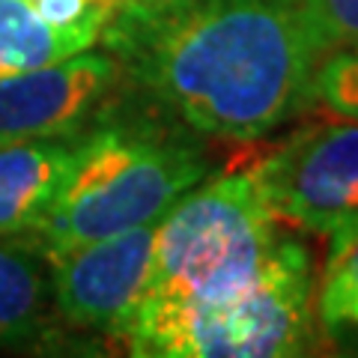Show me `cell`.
<instances>
[{
	"label": "cell",
	"mask_w": 358,
	"mask_h": 358,
	"mask_svg": "<svg viewBox=\"0 0 358 358\" xmlns=\"http://www.w3.org/2000/svg\"><path fill=\"white\" fill-rule=\"evenodd\" d=\"M102 45L197 138L248 143L313 102L296 0H122Z\"/></svg>",
	"instance_id": "cell-1"
},
{
	"label": "cell",
	"mask_w": 358,
	"mask_h": 358,
	"mask_svg": "<svg viewBox=\"0 0 358 358\" xmlns=\"http://www.w3.org/2000/svg\"><path fill=\"white\" fill-rule=\"evenodd\" d=\"M278 239L281 221L263 200L251 164L206 173L162 215L147 284L120 343L129 350L164 322L239 293Z\"/></svg>",
	"instance_id": "cell-2"
},
{
	"label": "cell",
	"mask_w": 358,
	"mask_h": 358,
	"mask_svg": "<svg viewBox=\"0 0 358 358\" xmlns=\"http://www.w3.org/2000/svg\"><path fill=\"white\" fill-rule=\"evenodd\" d=\"M209 173L194 138L150 120H93L78 134L69 176L27 245L42 257L159 221Z\"/></svg>",
	"instance_id": "cell-3"
},
{
	"label": "cell",
	"mask_w": 358,
	"mask_h": 358,
	"mask_svg": "<svg viewBox=\"0 0 358 358\" xmlns=\"http://www.w3.org/2000/svg\"><path fill=\"white\" fill-rule=\"evenodd\" d=\"M317 275L305 242L278 239L251 284L215 305L188 310L129 346L143 358H287L310 350Z\"/></svg>",
	"instance_id": "cell-4"
},
{
	"label": "cell",
	"mask_w": 358,
	"mask_h": 358,
	"mask_svg": "<svg viewBox=\"0 0 358 358\" xmlns=\"http://www.w3.org/2000/svg\"><path fill=\"white\" fill-rule=\"evenodd\" d=\"M263 200L281 224L317 233L329 248L358 236V122H317L251 162Z\"/></svg>",
	"instance_id": "cell-5"
},
{
	"label": "cell",
	"mask_w": 358,
	"mask_h": 358,
	"mask_svg": "<svg viewBox=\"0 0 358 358\" xmlns=\"http://www.w3.org/2000/svg\"><path fill=\"white\" fill-rule=\"evenodd\" d=\"M159 221L45 257L51 305L66 326L122 338L147 284Z\"/></svg>",
	"instance_id": "cell-6"
},
{
	"label": "cell",
	"mask_w": 358,
	"mask_h": 358,
	"mask_svg": "<svg viewBox=\"0 0 358 358\" xmlns=\"http://www.w3.org/2000/svg\"><path fill=\"white\" fill-rule=\"evenodd\" d=\"M122 81L108 51H81L60 63L0 78V143L69 138L99 117Z\"/></svg>",
	"instance_id": "cell-7"
},
{
	"label": "cell",
	"mask_w": 358,
	"mask_h": 358,
	"mask_svg": "<svg viewBox=\"0 0 358 358\" xmlns=\"http://www.w3.org/2000/svg\"><path fill=\"white\" fill-rule=\"evenodd\" d=\"M122 0H0V78L102 45Z\"/></svg>",
	"instance_id": "cell-8"
},
{
	"label": "cell",
	"mask_w": 358,
	"mask_h": 358,
	"mask_svg": "<svg viewBox=\"0 0 358 358\" xmlns=\"http://www.w3.org/2000/svg\"><path fill=\"white\" fill-rule=\"evenodd\" d=\"M78 134L0 143V239L21 242L45 221L69 176Z\"/></svg>",
	"instance_id": "cell-9"
},
{
	"label": "cell",
	"mask_w": 358,
	"mask_h": 358,
	"mask_svg": "<svg viewBox=\"0 0 358 358\" xmlns=\"http://www.w3.org/2000/svg\"><path fill=\"white\" fill-rule=\"evenodd\" d=\"M51 287L45 257L15 239H0V346H24L48 331Z\"/></svg>",
	"instance_id": "cell-10"
},
{
	"label": "cell",
	"mask_w": 358,
	"mask_h": 358,
	"mask_svg": "<svg viewBox=\"0 0 358 358\" xmlns=\"http://www.w3.org/2000/svg\"><path fill=\"white\" fill-rule=\"evenodd\" d=\"M313 57L358 45V0H296Z\"/></svg>",
	"instance_id": "cell-11"
},
{
	"label": "cell",
	"mask_w": 358,
	"mask_h": 358,
	"mask_svg": "<svg viewBox=\"0 0 358 358\" xmlns=\"http://www.w3.org/2000/svg\"><path fill=\"white\" fill-rule=\"evenodd\" d=\"M310 96L331 114L358 122V45L329 51L317 60Z\"/></svg>",
	"instance_id": "cell-12"
},
{
	"label": "cell",
	"mask_w": 358,
	"mask_h": 358,
	"mask_svg": "<svg viewBox=\"0 0 358 358\" xmlns=\"http://www.w3.org/2000/svg\"><path fill=\"white\" fill-rule=\"evenodd\" d=\"M358 299V236L341 248H329L326 275L317 284V317L326 331H338L346 308Z\"/></svg>",
	"instance_id": "cell-13"
},
{
	"label": "cell",
	"mask_w": 358,
	"mask_h": 358,
	"mask_svg": "<svg viewBox=\"0 0 358 358\" xmlns=\"http://www.w3.org/2000/svg\"><path fill=\"white\" fill-rule=\"evenodd\" d=\"M343 322H352V326H358V299L352 301L350 308H346V320Z\"/></svg>",
	"instance_id": "cell-14"
}]
</instances>
